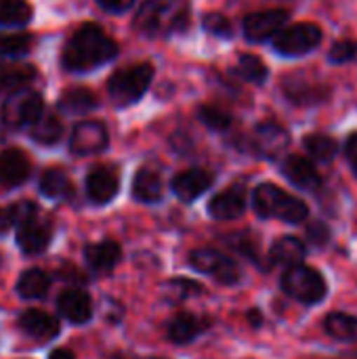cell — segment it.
Here are the masks:
<instances>
[{"label": "cell", "instance_id": "obj_32", "mask_svg": "<svg viewBox=\"0 0 357 359\" xmlns=\"http://www.w3.org/2000/svg\"><path fill=\"white\" fill-rule=\"evenodd\" d=\"M36 76L32 65H0V90H15L27 84Z\"/></svg>", "mask_w": 357, "mask_h": 359}, {"label": "cell", "instance_id": "obj_2", "mask_svg": "<svg viewBox=\"0 0 357 359\" xmlns=\"http://www.w3.org/2000/svg\"><path fill=\"white\" fill-rule=\"evenodd\" d=\"M187 0H145L135 17V27L147 36H166L187 25Z\"/></svg>", "mask_w": 357, "mask_h": 359}, {"label": "cell", "instance_id": "obj_20", "mask_svg": "<svg viewBox=\"0 0 357 359\" xmlns=\"http://www.w3.org/2000/svg\"><path fill=\"white\" fill-rule=\"evenodd\" d=\"M120 257H122V250L112 240H105V242H99V244H90V246L84 248V259H86L88 267L95 273H109L118 265Z\"/></svg>", "mask_w": 357, "mask_h": 359}, {"label": "cell", "instance_id": "obj_17", "mask_svg": "<svg viewBox=\"0 0 357 359\" xmlns=\"http://www.w3.org/2000/svg\"><path fill=\"white\" fill-rule=\"evenodd\" d=\"M19 328L27 337H32L34 341H40V343L50 341V339H55L59 334V322L53 316H48V313H44L40 309L23 311L19 316Z\"/></svg>", "mask_w": 357, "mask_h": 359}, {"label": "cell", "instance_id": "obj_6", "mask_svg": "<svg viewBox=\"0 0 357 359\" xmlns=\"http://www.w3.org/2000/svg\"><path fill=\"white\" fill-rule=\"evenodd\" d=\"M189 265L204 276H213L221 284H238L240 282V267L234 259L227 255L213 250V248H200L189 255Z\"/></svg>", "mask_w": 357, "mask_h": 359}, {"label": "cell", "instance_id": "obj_15", "mask_svg": "<svg viewBox=\"0 0 357 359\" xmlns=\"http://www.w3.org/2000/svg\"><path fill=\"white\" fill-rule=\"evenodd\" d=\"M118 175L112 168L97 166L86 177V196L95 204H107L118 194Z\"/></svg>", "mask_w": 357, "mask_h": 359}, {"label": "cell", "instance_id": "obj_43", "mask_svg": "<svg viewBox=\"0 0 357 359\" xmlns=\"http://www.w3.org/2000/svg\"><path fill=\"white\" fill-rule=\"evenodd\" d=\"M248 320H250L252 324H257V326H259V324H261V316H259V311H257V309H252V311L248 313Z\"/></svg>", "mask_w": 357, "mask_h": 359}, {"label": "cell", "instance_id": "obj_1", "mask_svg": "<svg viewBox=\"0 0 357 359\" xmlns=\"http://www.w3.org/2000/svg\"><path fill=\"white\" fill-rule=\"evenodd\" d=\"M118 55V44L95 23H86L74 32L63 50V65L69 72H88Z\"/></svg>", "mask_w": 357, "mask_h": 359}, {"label": "cell", "instance_id": "obj_25", "mask_svg": "<svg viewBox=\"0 0 357 359\" xmlns=\"http://www.w3.org/2000/svg\"><path fill=\"white\" fill-rule=\"evenodd\" d=\"M40 191L50 200H65L72 196V181L63 170L50 168L40 179Z\"/></svg>", "mask_w": 357, "mask_h": 359}, {"label": "cell", "instance_id": "obj_16", "mask_svg": "<svg viewBox=\"0 0 357 359\" xmlns=\"http://www.w3.org/2000/svg\"><path fill=\"white\" fill-rule=\"evenodd\" d=\"M57 309L72 324H86L93 318V303L88 294L78 288H69L61 292L57 301Z\"/></svg>", "mask_w": 357, "mask_h": 359}, {"label": "cell", "instance_id": "obj_11", "mask_svg": "<svg viewBox=\"0 0 357 359\" xmlns=\"http://www.w3.org/2000/svg\"><path fill=\"white\" fill-rule=\"evenodd\" d=\"M53 238V227L46 221H40L36 217L23 221L17 229V244L25 255H40L46 250Z\"/></svg>", "mask_w": 357, "mask_h": 359}, {"label": "cell", "instance_id": "obj_4", "mask_svg": "<svg viewBox=\"0 0 357 359\" xmlns=\"http://www.w3.org/2000/svg\"><path fill=\"white\" fill-rule=\"evenodd\" d=\"M154 80V67L149 63H137L126 69L116 72L107 82V93L112 101L120 107L139 101Z\"/></svg>", "mask_w": 357, "mask_h": 359}, {"label": "cell", "instance_id": "obj_27", "mask_svg": "<svg viewBox=\"0 0 357 359\" xmlns=\"http://www.w3.org/2000/svg\"><path fill=\"white\" fill-rule=\"evenodd\" d=\"M59 107L65 114H86L97 107V97L86 88H72L61 95Z\"/></svg>", "mask_w": 357, "mask_h": 359}, {"label": "cell", "instance_id": "obj_5", "mask_svg": "<svg viewBox=\"0 0 357 359\" xmlns=\"http://www.w3.org/2000/svg\"><path fill=\"white\" fill-rule=\"evenodd\" d=\"M282 290L305 305H316L326 297L328 286L320 271L307 265H297L286 269L282 278Z\"/></svg>", "mask_w": 357, "mask_h": 359}, {"label": "cell", "instance_id": "obj_34", "mask_svg": "<svg viewBox=\"0 0 357 359\" xmlns=\"http://www.w3.org/2000/svg\"><path fill=\"white\" fill-rule=\"evenodd\" d=\"M34 40L27 34H4L0 36V55L4 57H19L29 53Z\"/></svg>", "mask_w": 357, "mask_h": 359}, {"label": "cell", "instance_id": "obj_19", "mask_svg": "<svg viewBox=\"0 0 357 359\" xmlns=\"http://www.w3.org/2000/svg\"><path fill=\"white\" fill-rule=\"evenodd\" d=\"M284 175L292 185L307 189V191H316L322 185V177L316 170V166L301 156H290L284 162Z\"/></svg>", "mask_w": 357, "mask_h": 359}, {"label": "cell", "instance_id": "obj_44", "mask_svg": "<svg viewBox=\"0 0 357 359\" xmlns=\"http://www.w3.org/2000/svg\"><path fill=\"white\" fill-rule=\"evenodd\" d=\"M6 128H8V124H6L4 116H0V141L4 139V133H6Z\"/></svg>", "mask_w": 357, "mask_h": 359}, {"label": "cell", "instance_id": "obj_7", "mask_svg": "<svg viewBox=\"0 0 357 359\" xmlns=\"http://www.w3.org/2000/svg\"><path fill=\"white\" fill-rule=\"evenodd\" d=\"M320 42H322V29L316 23H295L290 27H284L274 38V48L280 55L299 57L311 53Z\"/></svg>", "mask_w": 357, "mask_h": 359}, {"label": "cell", "instance_id": "obj_38", "mask_svg": "<svg viewBox=\"0 0 357 359\" xmlns=\"http://www.w3.org/2000/svg\"><path fill=\"white\" fill-rule=\"evenodd\" d=\"M357 55V44L351 40H343V42H337L332 48H330V61L332 63H345V61H351Z\"/></svg>", "mask_w": 357, "mask_h": 359}, {"label": "cell", "instance_id": "obj_31", "mask_svg": "<svg viewBox=\"0 0 357 359\" xmlns=\"http://www.w3.org/2000/svg\"><path fill=\"white\" fill-rule=\"evenodd\" d=\"M32 217H36V206L32 202H19L15 206L0 208V236L6 233L13 225H21Z\"/></svg>", "mask_w": 357, "mask_h": 359}, {"label": "cell", "instance_id": "obj_45", "mask_svg": "<svg viewBox=\"0 0 357 359\" xmlns=\"http://www.w3.org/2000/svg\"><path fill=\"white\" fill-rule=\"evenodd\" d=\"M147 359H166V358H147Z\"/></svg>", "mask_w": 357, "mask_h": 359}, {"label": "cell", "instance_id": "obj_9", "mask_svg": "<svg viewBox=\"0 0 357 359\" xmlns=\"http://www.w3.org/2000/svg\"><path fill=\"white\" fill-rule=\"evenodd\" d=\"M288 21V11L284 8H269L252 13L244 19V34L252 42H263L276 38Z\"/></svg>", "mask_w": 357, "mask_h": 359}, {"label": "cell", "instance_id": "obj_26", "mask_svg": "<svg viewBox=\"0 0 357 359\" xmlns=\"http://www.w3.org/2000/svg\"><path fill=\"white\" fill-rule=\"evenodd\" d=\"M63 135V124L53 114H42L32 124V139L40 145H55Z\"/></svg>", "mask_w": 357, "mask_h": 359}, {"label": "cell", "instance_id": "obj_33", "mask_svg": "<svg viewBox=\"0 0 357 359\" xmlns=\"http://www.w3.org/2000/svg\"><path fill=\"white\" fill-rule=\"evenodd\" d=\"M238 74L248 80V82H255V84H263L267 80V67L265 63L255 57V55H242L240 61H238Z\"/></svg>", "mask_w": 357, "mask_h": 359}, {"label": "cell", "instance_id": "obj_36", "mask_svg": "<svg viewBox=\"0 0 357 359\" xmlns=\"http://www.w3.org/2000/svg\"><path fill=\"white\" fill-rule=\"evenodd\" d=\"M202 25H204L206 32H210L215 36H221V38H231V32H234L229 19L225 15H221V13H208V15H204Z\"/></svg>", "mask_w": 357, "mask_h": 359}, {"label": "cell", "instance_id": "obj_14", "mask_svg": "<svg viewBox=\"0 0 357 359\" xmlns=\"http://www.w3.org/2000/svg\"><path fill=\"white\" fill-rule=\"evenodd\" d=\"M213 181H215L213 172H208L204 168H189V170L179 172L173 179V191L183 202H194L213 185Z\"/></svg>", "mask_w": 357, "mask_h": 359}, {"label": "cell", "instance_id": "obj_8", "mask_svg": "<svg viewBox=\"0 0 357 359\" xmlns=\"http://www.w3.org/2000/svg\"><path fill=\"white\" fill-rule=\"evenodd\" d=\"M2 116L11 128L32 126L42 116V97L32 90H19L4 103Z\"/></svg>", "mask_w": 357, "mask_h": 359}, {"label": "cell", "instance_id": "obj_35", "mask_svg": "<svg viewBox=\"0 0 357 359\" xmlns=\"http://www.w3.org/2000/svg\"><path fill=\"white\" fill-rule=\"evenodd\" d=\"M198 116H200V120H202L208 128H213V130H225V128L231 126V116H229L227 111L219 109V107H213V105L200 107V109H198Z\"/></svg>", "mask_w": 357, "mask_h": 359}, {"label": "cell", "instance_id": "obj_10", "mask_svg": "<svg viewBox=\"0 0 357 359\" xmlns=\"http://www.w3.org/2000/svg\"><path fill=\"white\" fill-rule=\"evenodd\" d=\"M107 143H109V137H107L105 126L101 122H93V120L80 122L72 130V137H69V149L76 156L99 154L107 147Z\"/></svg>", "mask_w": 357, "mask_h": 359}, {"label": "cell", "instance_id": "obj_42", "mask_svg": "<svg viewBox=\"0 0 357 359\" xmlns=\"http://www.w3.org/2000/svg\"><path fill=\"white\" fill-rule=\"evenodd\" d=\"M48 359H76V358H74V353H72V351H67V349H57V351H53V353H50V358Z\"/></svg>", "mask_w": 357, "mask_h": 359}, {"label": "cell", "instance_id": "obj_40", "mask_svg": "<svg viewBox=\"0 0 357 359\" xmlns=\"http://www.w3.org/2000/svg\"><path fill=\"white\" fill-rule=\"evenodd\" d=\"M97 2H99V6H103L105 11H112V13H124L135 4V0H97Z\"/></svg>", "mask_w": 357, "mask_h": 359}, {"label": "cell", "instance_id": "obj_18", "mask_svg": "<svg viewBox=\"0 0 357 359\" xmlns=\"http://www.w3.org/2000/svg\"><path fill=\"white\" fill-rule=\"evenodd\" d=\"M29 177V162L19 149L0 151V185L17 187Z\"/></svg>", "mask_w": 357, "mask_h": 359}, {"label": "cell", "instance_id": "obj_23", "mask_svg": "<svg viewBox=\"0 0 357 359\" xmlns=\"http://www.w3.org/2000/svg\"><path fill=\"white\" fill-rule=\"evenodd\" d=\"M133 196L139 202L154 204L162 198V179L151 168H141L133 179Z\"/></svg>", "mask_w": 357, "mask_h": 359}, {"label": "cell", "instance_id": "obj_24", "mask_svg": "<svg viewBox=\"0 0 357 359\" xmlns=\"http://www.w3.org/2000/svg\"><path fill=\"white\" fill-rule=\"evenodd\" d=\"M48 286H50V280L42 269H27L21 273L17 282V294L21 299H40L46 294Z\"/></svg>", "mask_w": 357, "mask_h": 359}, {"label": "cell", "instance_id": "obj_12", "mask_svg": "<svg viewBox=\"0 0 357 359\" xmlns=\"http://www.w3.org/2000/svg\"><path fill=\"white\" fill-rule=\"evenodd\" d=\"M246 208V189L242 185H231L217 194L208 202V212L217 221H234Z\"/></svg>", "mask_w": 357, "mask_h": 359}, {"label": "cell", "instance_id": "obj_21", "mask_svg": "<svg viewBox=\"0 0 357 359\" xmlns=\"http://www.w3.org/2000/svg\"><path fill=\"white\" fill-rule=\"evenodd\" d=\"M208 322L200 320L191 313H179L170 324H168V339L177 345H187L196 341L202 332H206Z\"/></svg>", "mask_w": 357, "mask_h": 359}, {"label": "cell", "instance_id": "obj_41", "mask_svg": "<svg viewBox=\"0 0 357 359\" xmlns=\"http://www.w3.org/2000/svg\"><path fill=\"white\" fill-rule=\"evenodd\" d=\"M345 154H347V160H349V164H351L353 175L357 177V133L349 135L347 145H345Z\"/></svg>", "mask_w": 357, "mask_h": 359}, {"label": "cell", "instance_id": "obj_37", "mask_svg": "<svg viewBox=\"0 0 357 359\" xmlns=\"http://www.w3.org/2000/svg\"><path fill=\"white\" fill-rule=\"evenodd\" d=\"M168 294H173L170 299L173 301H183L187 297H194V294H200L202 292V286L196 284V282H189V280H175L166 286Z\"/></svg>", "mask_w": 357, "mask_h": 359}, {"label": "cell", "instance_id": "obj_3", "mask_svg": "<svg viewBox=\"0 0 357 359\" xmlns=\"http://www.w3.org/2000/svg\"><path fill=\"white\" fill-rule=\"evenodd\" d=\"M252 204L259 217L278 219L284 223H303L309 215V208L303 200L286 194L282 187L263 183L252 194Z\"/></svg>", "mask_w": 357, "mask_h": 359}, {"label": "cell", "instance_id": "obj_13", "mask_svg": "<svg viewBox=\"0 0 357 359\" xmlns=\"http://www.w3.org/2000/svg\"><path fill=\"white\" fill-rule=\"evenodd\" d=\"M288 143H290L288 130L276 122H263L252 133V147L257 149V154L265 158H274L282 154L288 147Z\"/></svg>", "mask_w": 357, "mask_h": 359}, {"label": "cell", "instance_id": "obj_39", "mask_svg": "<svg viewBox=\"0 0 357 359\" xmlns=\"http://www.w3.org/2000/svg\"><path fill=\"white\" fill-rule=\"evenodd\" d=\"M307 240L314 244V246H326L328 240H330V231L326 225L322 223H314L309 229H307Z\"/></svg>", "mask_w": 357, "mask_h": 359}, {"label": "cell", "instance_id": "obj_22", "mask_svg": "<svg viewBox=\"0 0 357 359\" xmlns=\"http://www.w3.org/2000/svg\"><path fill=\"white\" fill-rule=\"evenodd\" d=\"M305 255H307V248H305V244L299 238H282V240H278L274 244L269 257H271L274 265L290 269V267L303 265Z\"/></svg>", "mask_w": 357, "mask_h": 359}, {"label": "cell", "instance_id": "obj_29", "mask_svg": "<svg viewBox=\"0 0 357 359\" xmlns=\"http://www.w3.org/2000/svg\"><path fill=\"white\" fill-rule=\"evenodd\" d=\"M32 19V6L25 0H0L2 25H25Z\"/></svg>", "mask_w": 357, "mask_h": 359}, {"label": "cell", "instance_id": "obj_28", "mask_svg": "<svg viewBox=\"0 0 357 359\" xmlns=\"http://www.w3.org/2000/svg\"><path fill=\"white\" fill-rule=\"evenodd\" d=\"M324 328L332 339L339 341H356L357 343V318L347 313H330L324 320Z\"/></svg>", "mask_w": 357, "mask_h": 359}, {"label": "cell", "instance_id": "obj_30", "mask_svg": "<svg viewBox=\"0 0 357 359\" xmlns=\"http://www.w3.org/2000/svg\"><path fill=\"white\" fill-rule=\"evenodd\" d=\"M305 149L309 156H314L320 162H330L337 154H339V145L335 139H330L328 135H309L303 141Z\"/></svg>", "mask_w": 357, "mask_h": 359}]
</instances>
